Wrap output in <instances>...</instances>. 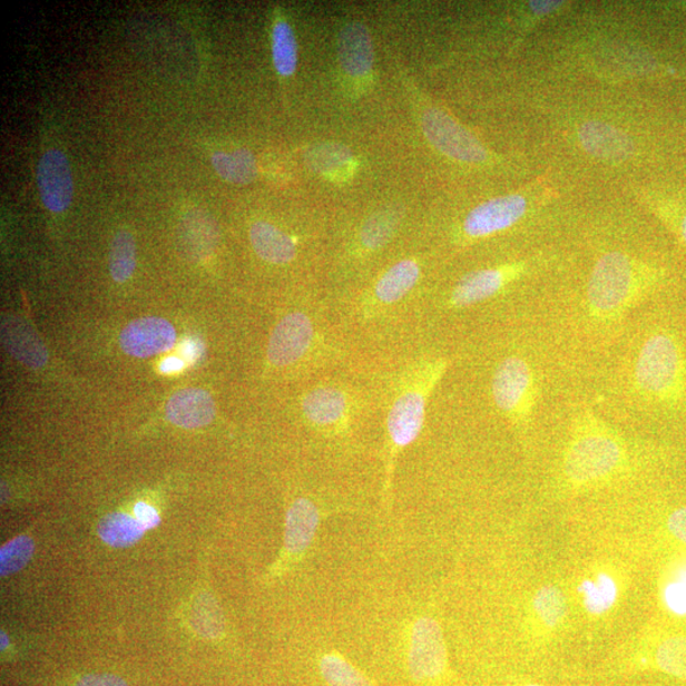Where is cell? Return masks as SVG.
<instances>
[{
	"label": "cell",
	"mask_w": 686,
	"mask_h": 686,
	"mask_svg": "<svg viewBox=\"0 0 686 686\" xmlns=\"http://www.w3.org/2000/svg\"><path fill=\"white\" fill-rule=\"evenodd\" d=\"M273 59L277 74L291 77L297 66L296 40L292 27L280 20L273 30Z\"/></svg>",
	"instance_id": "obj_26"
},
{
	"label": "cell",
	"mask_w": 686,
	"mask_h": 686,
	"mask_svg": "<svg viewBox=\"0 0 686 686\" xmlns=\"http://www.w3.org/2000/svg\"><path fill=\"white\" fill-rule=\"evenodd\" d=\"M135 518L141 523L144 529L151 530L159 526L160 517L158 511L146 502H138L134 508Z\"/></svg>",
	"instance_id": "obj_34"
},
{
	"label": "cell",
	"mask_w": 686,
	"mask_h": 686,
	"mask_svg": "<svg viewBox=\"0 0 686 686\" xmlns=\"http://www.w3.org/2000/svg\"><path fill=\"white\" fill-rule=\"evenodd\" d=\"M667 527L676 539L686 545V508L674 511L667 521Z\"/></svg>",
	"instance_id": "obj_37"
},
{
	"label": "cell",
	"mask_w": 686,
	"mask_h": 686,
	"mask_svg": "<svg viewBox=\"0 0 686 686\" xmlns=\"http://www.w3.org/2000/svg\"><path fill=\"white\" fill-rule=\"evenodd\" d=\"M326 343L317 322L303 311L291 312L280 320L271 333L267 361L276 369L301 366L317 361Z\"/></svg>",
	"instance_id": "obj_5"
},
{
	"label": "cell",
	"mask_w": 686,
	"mask_h": 686,
	"mask_svg": "<svg viewBox=\"0 0 686 686\" xmlns=\"http://www.w3.org/2000/svg\"><path fill=\"white\" fill-rule=\"evenodd\" d=\"M318 669L329 686H376L346 657L335 651L323 654L320 657Z\"/></svg>",
	"instance_id": "obj_24"
},
{
	"label": "cell",
	"mask_w": 686,
	"mask_h": 686,
	"mask_svg": "<svg viewBox=\"0 0 686 686\" xmlns=\"http://www.w3.org/2000/svg\"><path fill=\"white\" fill-rule=\"evenodd\" d=\"M198 347H203L202 343L200 345H197V343L194 342H186L185 343V349L183 351V354L187 357V359H197L198 356Z\"/></svg>",
	"instance_id": "obj_39"
},
{
	"label": "cell",
	"mask_w": 686,
	"mask_h": 686,
	"mask_svg": "<svg viewBox=\"0 0 686 686\" xmlns=\"http://www.w3.org/2000/svg\"><path fill=\"white\" fill-rule=\"evenodd\" d=\"M41 200L51 213L66 212L74 198V177L67 156L59 149L45 151L38 166Z\"/></svg>",
	"instance_id": "obj_13"
},
{
	"label": "cell",
	"mask_w": 686,
	"mask_h": 686,
	"mask_svg": "<svg viewBox=\"0 0 686 686\" xmlns=\"http://www.w3.org/2000/svg\"><path fill=\"white\" fill-rule=\"evenodd\" d=\"M527 273L522 262L474 271L465 275L449 296L451 310H464L500 294L504 287Z\"/></svg>",
	"instance_id": "obj_12"
},
{
	"label": "cell",
	"mask_w": 686,
	"mask_h": 686,
	"mask_svg": "<svg viewBox=\"0 0 686 686\" xmlns=\"http://www.w3.org/2000/svg\"><path fill=\"white\" fill-rule=\"evenodd\" d=\"M421 267L416 259L396 262L378 278L373 287L372 303L375 306H391L400 303L420 282Z\"/></svg>",
	"instance_id": "obj_18"
},
{
	"label": "cell",
	"mask_w": 686,
	"mask_h": 686,
	"mask_svg": "<svg viewBox=\"0 0 686 686\" xmlns=\"http://www.w3.org/2000/svg\"><path fill=\"white\" fill-rule=\"evenodd\" d=\"M579 135L584 148L595 157L619 161L634 151V143L627 135L607 124L586 122Z\"/></svg>",
	"instance_id": "obj_19"
},
{
	"label": "cell",
	"mask_w": 686,
	"mask_h": 686,
	"mask_svg": "<svg viewBox=\"0 0 686 686\" xmlns=\"http://www.w3.org/2000/svg\"><path fill=\"white\" fill-rule=\"evenodd\" d=\"M76 686H129L120 676L112 674H90L84 676Z\"/></svg>",
	"instance_id": "obj_36"
},
{
	"label": "cell",
	"mask_w": 686,
	"mask_h": 686,
	"mask_svg": "<svg viewBox=\"0 0 686 686\" xmlns=\"http://www.w3.org/2000/svg\"><path fill=\"white\" fill-rule=\"evenodd\" d=\"M448 651L439 623L422 616L413 623L409 643V667L414 682L430 684L447 670Z\"/></svg>",
	"instance_id": "obj_9"
},
{
	"label": "cell",
	"mask_w": 686,
	"mask_h": 686,
	"mask_svg": "<svg viewBox=\"0 0 686 686\" xmlns=\"http://www.w3.org/2000/svg\"><path fill=\"white\" fill-rule=\"evenodd\" d=\"M166 412L174 425L183 429H198L213 422L216 409L209 392L188 388L170 396Z\"/></svg>",
	"instance_id": "obj_17"
},
{
	"label": "cell",
	"mask_w": 686,
	"mask_h": 686,
	"mask_svg": "<svg viewBox=\"0 0 686 686\" xmlns=\"http://www.w3.org/2000/svg\"><path fill=\"white\" fill-rule=\"evenodd\" d=\"M351 159L352 153L350 149L335 143L320 144L306 155L310 167L313 170L321 171V174H332V171L349 165Z\"/></svg>",
	"instance_id": "obj_29"
},
{
	"label": "cell",
	"mask_w": 686,
	"mask_h": 686,
	"mask_svg": "<svg viewBox=\"0 0 686 686\" xmlns=\"http://www.w3.org/2000/svg\"><path fill=\"white\" fill-rule=\"evenodd\" d=\"M535 609L538 617L548 627H556L561 623L567 614V601L561 590L555 586H545L535 598Z\"/></svg>",
	"instance_id": "obj_31"
},
{
	"label": "cell",
	"mask_w": 686,
	"mask_h": 686,
	"mask_svg": "<svg viewBox=\"0 0 686 686\" xmlns=\"http://www.w3.org/2000/svg\"><path fill=\"white\" fill-rule=\"evenodd\" d=\"M660 273L621 252L601 256L592 268L586 292L590 317L599 322L618 321L651 291Z\"/></svg>",
	"instance_id": "obj_2"
},
{
	"label": "cell",
	"mask_w": 686,
	"mask_h": 686,
	"mask_svg": "<svg viewBox=\"0 0 686 686\" xmlns=\"http://www.w3.org/2000/svg\"><path fill=\"white\" fill-rule=\"evenodd\" d=\"M402 214L396 207L374 213L359 232V243L364 251H379L390 243L399 231Z\"/></svg>",
	"instance_id": "obj_21"
},
{
	"label": "cell",
	"mask_w": 686,
	"mask_h": 686,
	"mask_svg": "<svg viewBox=\"0 0 686 686\" xmlns=\"http://www.w3.org/2000/svg\"><path fill=\"white\" fill-rule=\"evenodd\" d=\"M35 553L32 538L27 536L9 540L0 548V576L7 577L21 571Z\"/></svg>",
	"instance_id": "obj_30"
},
{
	"label": "cell",
	"mask_w": 686,
	"mask_h": 686,
	"mask_svg": "<svg viewBox=\"0 0 686 686\" xmlns=\"http://www.w3.org/2000/svg\"><path fill=\"white\" fill-rule=\"evenodd\" d=\"M176 330L157 317L140 318L126 326L120 335V345L134 357H150L169 351L176 343Z\"/></svg>",
	"instance_id": "obj_14"
},
{
	"label": "cell",
	"mask_w": 686,
	"mask_h": 686,
	"mask_svg": "<svg viewBox=\"0 0 686 686\" xmlns=\"http://www.w3.org/2000/svg\"><path fill=\"white\" fill-rule=\"evenodd\" d=\"M355 411V396L337 384L315 385L301 400L305 422L322 433L345 432Z\"/></svg>",
	"instance_id": "obj_8"
},
{
	"label": "cell",
	"mask_w": 686,
	"mask_h": 686,
	"mask_svg": "<svg viewBox=\"0 0 686 686\" xmlns=\"http://www.w3.org/2000/svg\"><path fill=\"white\" fill-rule=\"evenodd\" d=\"M673 209H665V218L670 222L673 229L686 245V205L680 209L676 206L666 205Z\"/></svg>",
	"instance_id": "obj_35"
},
{
	"label": "cell",
	"mask_w": 686,
	"mask_h": 686,
	"mask_svg": "<svg viewBox=\"0 0 686 686\" xmlns=\"http://www.w3.org/2000/svg\"><path fill=\"white\" fill-rule=\"evenodd\" d=\"M194 625L197 631L206 638L216 639L224 634V620L218 604L210 595H203L195 605Z\"/></svg>",
	"instance_id": "obj_32"
},
{
	"label": "cell",
	"mask_w": 686,
	"mask_h": 686,
	"mask_svg": "<svg viewBox=\"0 0 686 686\" xmlns=\"http://www.w3.org/2000/svg\"><path fill=\"white\" fill-rule=\"evenodd\" d=\"M526 686H541V685H538V684H529V685H526Z\"/></svg>",
	"instance_id": "obj_41"
},
{
	"label": "cell",
	"mask_w": 686,
	"mask_h": 686,
	"mask_svg": "<svg viewBox=\"0 0 686 686\" xmlns=\"http://www.w3.org/2000/svg\"><path fill=\"white\" fill-rule=\"evenodd\" d=\"M2 340L9 354L23 365L40 369L48 363L47 347L29 322L23 318L7 315L2 322Z\"/></svg>",
	"instance_id": "obj_16"
},
{
	"label": "cell",
	"mask_w": 686,
	"mask_h": 686,
	"mask_svg": "<svg viewBox=\"0 0 686 686\" xmlns=\"http://www.w3.org/2000/svg\"><path fill=\"white\" fill-rule=\"evenodd\" d=\"M665 598L669 608L676 614H686V584H672L665 592Z\"/></svg>",
	"instance_id": "obj_33"
},
{
	"label": "cell",
	"mask_w": 686,
	"mask_h": 686,
	"mask_svg": "<svg viewBox=\"0 0 686 686\" xmlns=\"http://www.w3.org/2000/svg\"><path fill=\"white\" fill-rule=\"evenodd\" d=\"M529 210L528 198L512 194L491 198L467 215L463 223L464 236L469 239H482L508 231L518 224Z\"/></svg>",
	"instance_id": "obj_11"
},
{
	"label": "cell",
	"mask_w": 686,
	"mask_h": 686,
	"mask_svg": "<svg viewBox=\"0 0 686 686\" xmlns=\"http://www.w3.org/2000/svg\"><path fill=\"white\" fill-rule=\"evenodd\" d=\"M339 60L343 71L351 77H365L374 66L372 36L360 22L347 23L339 36Z\"/></svg>",
	"instance_id": "obj_15"
},
{
	"label": "cell",
	"mask_w": 686,
	"mask_h": 686,
	"mask_svg": "<svg viewBox=\"0 0 686 686\" xmlns=\"http://www.w3.org/2000/svg\"><path fill=\"white\" fill-rule=\"evenodd\" d=\"M212 164L219 176L232 184L246 185L257 176L256 159L245 148L231 153L216 151L212 156Z\"/></svg>",
	"instance_id": "obj_23"
},
{
	"label": "cell",
	"mask_w": 686,
	"mask_h": 686,
	"mask_svg": "<svg viewBox=\"0 0 686 686\" xmlns=\"http://www.w3.org/2000/svg\"><path fill=\"white\" fill-rule=\"evenodd\" d=\"M580 591L584 594L585 608L595 616L608 611L618 597L617 584L605 574L597 581H585Z\"/></svg>",
	"instance_id": "obj_28"
},
{
	"label": "cell",
	"mask_w": 686,
	"mask_h": 686,
	"mask_svg": "<svg viewBox=\"0 0 686 686\" xmlns=\"http://www.w3.org/2000/svg\"><path fill=\"white\" fill-rule=\"evenodd\" d=\"M137 267V247L130 232L115 234L110 249V273L116 283H125Z\"/></svg>",
	"instance_id": "obj_25"
},
{
	"label": "cell",
	"mask_w": 686,
	"mask_h": 686,
	"mask_svg": "<svg viewBox=\"0 0 686 686\" xmlns=\"http://www.w3.org/2000/svg\"><path fill=\"white\" fill-rule=\"evenodd\" d=\"M332 513L317 501L295 499L286 511L283 552L271 568L270 577H280L302 562L308 553L324 519Z\"/></svg>",
	"instance_id": "obj_7"
},
{
	"label": "cell",
	"mask_w": 686,
	"mask_h": 686,
	"mask_svg": "<svg viewBox=\"0 0 686 686\" xmlns=\"http://www.w3.org/2000/svg\"><path fill=\"white\" fill-rule=\"evenodd\" d=\"M0 638H2V649H6L9 645V639L3 630H2V634H0Z\"/></svg>",
	"instance_id": "obj_40"
},
{
	"label": "cell",
	"mask_w": 686,
	"mask_h": 686,
	"mask_svg": "<svg viewBox=\"0 0 686 686\" xmlns=\"http://www.w3.org/2000/svg\"><path fill=\"white\" fill-rule=\"evenodd\" d=\"M653 661L657 670L686 683V637L663 640L656 648Z\"/></svg>",
	"instance_id": "obj_27"
},
{
	"label": "cell",
	"mask_w": 686,
	"mask_h": 686,
	"mask_svg": "<svg viewBox=\"0 0 686 686\" xmlns=\"http://www.w3.org/2000/svg\"><path fill=\"white\" fill-rule=\"evenodd\" d=\"M635 384L648 400H678L686 388V364L678 341L664 332L649 336L636 360Z\"/></svg>",
	"instance_id": "obj_4"
},
{
	"label": "cell",
	"mask_w": 686,
	"mask_h": 686,
	"mask_svg": "<svg viewBox=\"0 0 686 686\" xmlns=\"http://www.w3.org/2000/svg\"><path fill=\"white\" fill-rule=\"evenodd\" d=\"M448 367L442 357L425 359L405 373L386 414L384 498L392 490L396 460L418 440L425 425L430 396Z\"/></svg>",
	"instance_id": "obj_1"
},
{
	"label": "cell",
	"mask_w": 686,
	"mask_h": 686,
	"mask_svg": "<svg viewBox=\"0 0 686 686\" xmlns=\"http://www.w3.org/2000/svg\"><path fill=\"white\" fill-rule=\"evenodd\" d=\"M249 239L256 255L268 264L285 265L296 256L294 238L267 222L252 224Z\"/></svg>",
	"instance_id": "obj_20"
},
{
	"label": "cell",
	"mask_w": 686,
	"mask_h": 686,
	"mask_svg": "<svg viewBox=\"0 0 686 686\" xmlns=\"http://www.w3.org/2000/svg\"><path fill=\"white\" fill-rule=\"evenodd\" d=\"M422 129L432 146L449 158L480 164L489 157V153L471 133L437 108L423 114Z\"/></svg>",
	"instance_id": "obj_10"
},
{
	"label": "cell",
	"mask_w": 686,
	"mask_h": 686,
	"mask_svg": "<svg viewBox=\"0 0 686 686\" xmlns=\"http://www.w3.org/2000/svg\"><path fill=\"white\" fill-rule=\"evenodd\" d=\"M184 367L183 361L177 357H168L160 364V372L165 374L179 372Z\"/></svg>",
	"instance_id": "obj_38"
},
{
	"label": "cell",
	"mask_w": 686,
	"mask_h": 686,
	"mask_svg": "<svg viewBox=\"0 0 686 686\" xmlns=\"http://www.w3.org/2000/svg\"><path fill=\"white\" fill-rule=\"evenodd\" d=\"M98 536L114 548H128L143 538L144 529L137 518L124 512H111L98 523Z\"/></svg>",
	"instance_id": "obj_22"
},
{
	"label": "cell",
	"mask_w": 686,
	"mask_h": 686,
	"mask_svg": "<svg viewBox=\"0 0 686 686\" xmlns=\"http://www.w3.org/2000/svg\"><path fill=\"white\" fill-rule=\"evenodd\" d=\"M623 459L625 449L616 433L595 414H580L564 460L567 480L576 486L601 481L618 471Z\"/></svg>",
	"instance_id": "obj_3"
},
{
	"label": "cell",
	"mask_w": 686,
	"mask_h": 686,
	"mask_svg": "<svg viewBox=\"0 0 686 686\" xmlns=\"http://www.w3.org/2000/svg\"><path fill=\"white\" fill-rule=\"evenodd\" d=\"M492 396L504 418L514 425H526L537 400L536 375L526 359L502 360L492 378Z\"/></svg>",
	"instance_id": "obj_6"
}]
</instances>
